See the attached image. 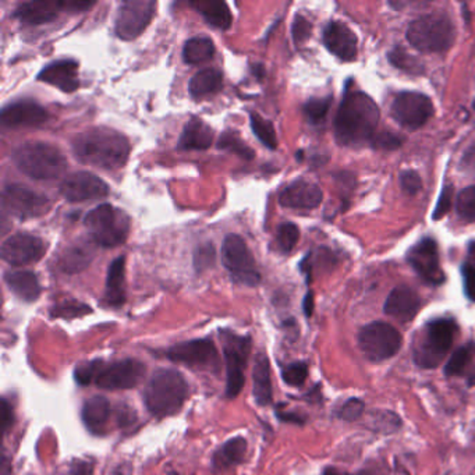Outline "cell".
Masks as SVG:
<instances>
[{"label": "cell", "instance_id": "cell-3", "mask_svg": "<svg viewBox=\"0 0 475 475\" xmlns=\"http://www.w3.org/2000/svg\"><path fill=\"white\" fill-rule=\"evenodd\" d=\"M190 387L181 372L173 368H159L149 378L144 390V403L156 418L175 416L188 399Z\"/></svg>", "mask_w": 475, "mask_h": 475}, {"label": "cell", "instance_id": "cell-8", "mask_svg": "<svg viewBox=\"0 0 475 475\" xmlns=\"http://www.w3.org/2000/svg\"><path fill=\"white\" fill-rule=\"evenodd\" d=\"M457 325L453 320L439 318L431 321L422 340L414 349V361L421 368H436L450 350Z\"/></svg>", "mask_w": 475, "mask_h": 475}, {"label": "cell", "instance_id": "cell-17", "mask_svg": "<svg viewBox=\"0 0 475 475\" xmlns=\"http://www.w3.org/2000/svg\"><path fill=\"white\" fill-rule=\"evenodd\" d=\"M407 261L428 285L439 286L445 282V273L439 262V250L434 238H425L418 241L407 252Z\"/></svg>", "mask_w": 475, "mask_h": 475}, {"label": "cell", "instance_id": "cell-12", "mask_svg": "<svg viewBox=\"0 0 475 475\" xmlns=\"http://www.w3.org/2000/svg\"><path fill=\"white\" fill-rule=\"evenodd\" d=\"M147 372L144 362L136 358H124L112 364H102L93 384L105 390H126L141 384Z\"/></svg>", "mask_w": 475, "mask_h": 475}, {"label": "cell", "instance_id": "cell-14", "mask_svg": "<svg viewBox=\"0 0 475 475\" xmlns=\"http://www.w3.org/2000/svg\"><path fill=\"white\" fill-rule=\"evenodd\" d=\"M156 1L153 0H126L119 6L115 32L123 41L138 38L148 27L155 16Z\"/></svg>", "mask_w": 475, "mask_h": 475}, {"label": "cell", "instance_id": "cell-47", "mask_svg": "<svg viewBox=\"0 0 475 475\" xmlns=\"http://www.w3.org/2000/svg\"><path fill=\"white\" fill-rule=\"evenodd\" d=\"M0 418H1V432L3 436L14 427L16 422V417H14V407L10 403V400L7 397H1V403H0Z\"/></svg>", "mask_w": 475, "mask_h": 475}, {"label": "cell", "instance_id": "cell-6", "mask_svg": "<svg viewBox=\"0 0 475 475\" xmlns=\"http://www.w3.org/2000/svg\"><path fill=\"white\" fill-rule=\"evenodd\" d=\"M91 240L101 247L113 248L124 244L130 235L131 220L128 215L111 204L92 209L84 218Z\"/></svg>", "mask_w": 475, "mask_h": 475}, {"label": "cell", "instance_id": "cell-55", "mask_svg": "<svg viewBox=\"0 0 475 475\" xmlns=\"http://www.w3.org/2000/svg\"><path fill=\"white\" fill-rule=\"evenodd\" d=\"M276 417L277 419L283 421V422H289V424H297V425H302L305 422V417L298 414V413H292V412H283L282 409L276 410Z\"/></svg>", "mask_w": 475, "mask_h": 475}, {"label": "cell", "instance_id": "cell-23", "mask_svg": "<svg viewBox=\"0 0 475 475\" xmlns=\"http://www.w3.org/2000/svg\"><path fill=\"white\" fill-rule=\"evenodd\" d=\"M38 81L53 86L63 92H74L80 87L78 63L71 59L53 61L41 70Z\"/></svg>", "mask_w": 475, "mask_h": 475}, {"label": "cell", "instance_id": "cell-11", "mask_svg": "<svg viewBox=\"0 0 475 475\" xmlns=\"http://www.w3.org/2000/svg\"><path fill=\"white\" fill-rule=\"evenodd\" d=\"M163 356L172 362L185 365L195 371L220 372V358L218 349L210 339H194L168 347Z\"/></svg>", "mask_w": 475, "mask_h": 475}, {"label": "cell", "instance_id": "cell-42", "mask_svg": "<svg viewBox=\"0 0 475 475\" xmlns=\"http://www.w3.org/2000/svg\"><path fill=\"white\" fill-rule=\"evenodd\" d=\"M282 378L289 387H301L308 378V365L302 361L292 362L282 368Z\"/></svg>", "mask_w": 475, "mask_h": 475}, {"label": "cell", "instance_id": "cell-4", "mask_svg": "<svg viewBox=\"0 0 475 475\" xmlns=\"http://www.w3.org/2000/svg\"><path fill=\"white\" fill-rule=\"evenodd\" d=\"M17 169L34 180H55L67 170V160L58 147L48 143H26L13 153Z\"/></svg>", "mask_w": 475, "mask_h": 475}, {"label": "cell", "instance_id": "cell-52", "mask_svg": "<svg viewBox=\"0 0 475 475\" xmlns=\"http://www.w3.org/2000/svg\"><path fill=\"white\" fill-rule=\"evenodd\" d=\"M463 280H464V293L475 302V267L470 262H466L461 267Z\"/></svg>", "mask_w": 475, "mask_h": 475}, {"label": "cell", "instance_id": "cell-27", "mask_svg": "<svg viewBox=\"0 0 475 475\" xmlns=\"http://www.w3.org/2000/svg\"><path fill=\"white\" fill-rule=\"evenodd\" d=\"M247 439L235 436L226 441L212 456V471L220 474L244 461L247 453Z\"/></svg>", "mask_w": 475, "mask_h": 475}, {"label": "cell", "instance_id": "cell-57", "mask_svg": "<svg viewBox=\"0 0 475 475\" xmlns=\"http://www.w3.org/2000/svg\"><path fill=\"white\" fill-rule=\"evenodd\" d=\"M302 307H304V314H305L307 317H311V315H312V311H314V296H312L311 292H308L307 296L304 297Z\"/></svg>", "mask_w": 475, "mask_h": 475}, {"label": "cell", "instance_id": "cell-33", "mask_svg": "<svg viewBox=\"0 0 475 475\" xmlns=\"http://www.w3.org/2000/svg\"><path fill=\"white\" fill-rule=\"evenodd\" d=\"M223 87V76L216 68H204L198 71L188 84L190 95L194 99H200L219 92Z\"/></svg>", "mask_w": 475, "mask_h": 475}, {"label": "cell", "instance_id": "cell-30", "mask_svg": "<svg viewBox=\"0 0 475 475\" xmlns=\"http://www.w3.org/2000/svg\"><path fill=\"white\" fill-rule=\"evenodd\" d=\"M105 302L109 307L119 308L126 302V257L120 255L112 261L108 269Z\"/></svg>", "mask_w": 475, "mask_h": 475}, {"label": "cell", "instance_id": "cell-32", "mask_svg": "<svg viewBox=\"0 0 475 475\" xmlns=\"http://www.w3.org/2000/svg\"><path fill=\"white\" fill-rule=\"evenodd\" d=\"M190 6L201 14L209 26L219 30L230 29L233 16L228 3L220 0H197L190 1Z\"/></svg>", "mask_w": 475, "mask_h": 475}, {"label": "cell", "instance_id": "cell-48", "mask_svg": "<svg viewBox=\"0 0 475 475\" xmlns=\"http://www.w3.org/2000/svg\"><path fill=\"white\" fill-rule=\"evenodd\" d=\"M400 184H402V190L407 195H416L417 193L422 188L421 178L418 176V173L414 170L403 172L402 176H400Z\"/></svg>", "mask_w": 475, "mask_h": 475}, {"label": "cell", "instance_id": "cell-38", "mask_svg": "<svg viewBox=\"0 0 475 475\" xmlns=\"http://www.w3.org/2000/svg\"><path fill=\"white\" fill-rule=\"evenodd\" d=\"M389 61L396 67L400 68L409 74H421L424 73V66L419 63V60L407 53L402 48H394L392 52H389Z\"/></svg>", "mask_w": 475, "mask_h": 475}, {"label": "cell", "instance_id": "cell-60", "mask_svg": "<svg viewBox=\"0 0 475 475\" xmlns=\"http://www.w3.org/2000/svg\"><path fill=\"white\" fill-rule=\"evenodd\" d=\"M470 254H471V257L475 258V242L470 244Z\"/></svg>", "mask_w": 475, "mask_h": 475}, {"label": "cell", "instance_id": "cell-40", "mask_svg": "<svg viewBox=\"0 0 475 475\" xmlns=\"http://www.w3.org/2000/svg\"><path fill=\"white\" fill-rule=\"evenodd\" d=\"M456 209L464 222H475V187H467L459 194Z\"/></svg>", "mask_w": 475, "mask_h": 475}, {"label": "cell", "instance_id": "cell-61", "mask_svg": "<svg viewBox=\"0 0 475 475\" xmlns=\"http://www.w3.org/2000/svg\"><path fill=\"white\" fill-rule=\"evenodd\" d=\"M168 475H180V474H178V473H176V471H170V473H169V474Z\"/></svg>", "mask_w": 475, "mask_h": 475}, {"label": "cell", "instance_id": "cell-53", "mask_svg": "<svg viewBox=\"0 0 475 475\" xmlns=\"http://www.w3.org/2000/svg\"><path fill=\"white\" fill-rule=\"evenodd\" d=\"M93 461L84 459H74L70 464L68 475H93Z\"/></svg>", "mask_w": 475, "mask_h": 475}, {"label": "cell", "instance_id": "cell-58", "mask_svg": "<svg viewBox=\"0 0 475 475\" xmlns=\"http://www.w3.org/2000/svg\"><path fill=\"white\" fill-rule=\"evenodd\" d=\"M112 475H131V466L130 464H120L113 470Z\"/></svg>", "mask_w": 475, "mask_h": 475}, {"label": "cell", "instance_id": "cell-54", "mask_svg": "<svg viewBox=\"0 0 475 475\" xmlns=\"http://www.w3.org/2000/svg\"><path fill=\"white\" fill-rule=\"evenodd\" d=\"M136 419H137L136 412L130 406L123 404L118 409V422L121 428H127V427L133 425Z\"/></svg>", "mask_w": 475, "mask_h": 475}, {"label": "cell", "instance_id": "cell-21", "mask_svg": "<svg viewBox=\"0 0 475 475\" xmlns=\"http://www.w3.org/2000/svg\"><path fill=\"white\" fill-rule=\"evenodd\" d=\"M322 190L310 181L296 180L279 194L282 207L290 209H314L322 203Z\"/></svg>", "mask_w": 475, "mask_h": 475}, {"label": "cell", "instance_id": "cell-26", "mask_svg": "<svg viewBox=\"0 0 475 475\" xmlns=\"http://www.w3.org/2000/svg\"><path fill=\"white\" fill-rule=\"evenodd\" d=\"M93 244L95 242L92 240L91 241L80 240L77 242L67 245L60 254L58 262L60 270L68 275H74L84 270L93 260L95 255Z\"/></svg>", "mask_w": 475, "mask_h": 475}, {"label": "cell", "instance_id": "cell-45", "mask_svg": "<svg viewBox=\"0 0 475 475\" xmlns=\"http://www.w3.org/2000/svg\"><path fill=\"white\" fill-rule=\"evenodd\" d=\"M213 262H215L213 244H204V245L198 247V250L195 251V255H194V265L197 267V270L207 269Z\"/></svg>", "mask_w": 475, "mask_h": 475}, {"label": "cell", "instance_id": "cell-25", "mask_svg": "<svg viewBox=\"0 0 475 475\" xmlns=\"http://www.w3.org/2000/svg\"><path fill=\"white\" fill-rule=\"evenodd\" d=\"M111 402L101 394H95L87 399L81 409V419L86 428L92 435H103L111 418Z\"/></svg>", "mask_w": 475, "mask_h": 475}, {"label": "cell", "instance_id": "cell-49", "mask_svg": "<svg viewBox=\"0 0 475 475\" xmlns=\"http://www.w3.org/2000/svg\"><path fill=\"white\" fill-rule=\"evenodd\" d=\"M371 141L375 148L384 149V150L400 148L403 144V140L392 133H381V134L375 136Z\"/></svg>", "mask_w": 475, "mask_h": 475}, {"label": "cell", "instance_id": "cell-36", "mask_svg": "<svg viewBox=\"0 0 475 475\" xmlns=\"http://www.w3.org/2000/svg\"><path fill=\"white\" fill-rule=\"evenodd\" d=\"M250 124L251 130L255 137L269 149H276L277 147V137L273 128V124L269 120L264 119L255 112L250 113Z\"/></svg>", "mask_w": 475, "mask_h": 475}, {"label": "cell", "instance_id": "cell-16", "mask_svg": "<svg viewBox=\"0 0 475 475\" xmlns=\"http://www.w3.org/2000/svg\"><path fill=\"white\" fill-rule=\"evenodd\" d=\"M60 195L68 203H86L102 200L109 195L108 184L89 172H76L61 180Z\"/></svg>", "mask_w": 475, "mask_h": 475}, {"label": "cell", "instance_id": "cell-59", "mask_svg": "<svg viewBox=\"0 0 475 475\" xmlns=\"http://www.w3.org/2000/svg\"><path fill=\"white\" fill-rule=\"evenodd\" d=\"M322 475H349V474H344V473H340V471H337V470H334V469H327V470L324 471V474Z\"/></svg>", "mask_w": 475, "mask_h": 475}, {"label": "cell", "instance_id": "cell-62", "mask_svg": "<svg viewBox=\"0 0 475 475\" xmlns=\"http://www.w3.org/2000/svg\"><path fill=\"white\" fill-rule=\"evenodd\" d=\"M474 109H475V102H474Z\"/></svg>", "mask_w": 475, "mask_h": 475}, {"label": "cell", "instance_id": "cell-5", "mask_svg": "<svg viewBox=\"0 0 475 475\" xmlns=\"http://www.w3.org/2000/svg\"><path fill=\"white\" fill-rule=\"evenodd\" d=\"M407 41L424 53H441L447 51L456 38V27L444 13H431L416 19L407 29Z\"/></svg>", "mask_w": 475, "mask_h": 475}, {"label": "cell", "instance_id": "cell-37", "mask_svg": "<svg viewBox=\"0 0 475 475\" xmlns=\"http://www.w3.org/2000/svg\"><path fill=\"white\" fill-rule=\"evenodd\" d=\"M91 312L92 308L87 304L77 300H66L60 304L53 305V308L51 310V317L60 320H76L88 315Z\"/></svg>", "mask_w": 475, "mask_h": 475}, {"label": "cell", "instance_id": "cell-43", "mask_svg": "<svg viewBox=\"0 0 475 475\" xmlns=\"http://www.w3.org/2000/svg\"><path fill=\"white\" fill-rule=\"evenodd\" d=\"M330 103H332L330 98L310 99L304 105V113H305L307 119L310 120V123H312V124L321 123L327 118V112L330 109Z\"/></svg>", "mask_w": 475, "mask_h": 475}, {"label": "cell", "instance_id": "cell-24", "mask_svg": "<svg viewBox=\"0 0 475 475\" xmlns=\"http://www.w3.org/2000/svg\"><path fill=\"white\" fill-rule=\"evenodd\" d=\"M419 307L421 300L416 292L410 287L400 286L393 289L387 296L384 311L387 315L400 322H410L416 318Z\"/></svg>", "mask_w": 475, "mask_h": 475}, {"label": "cell", "instance_id": "cell-41", "mask_svg": "<svg viewBox=\"0 0 475 475\" xmlns=\"http://www.w3.org/2000/svg\"><path fill=\"white\" fill-rule=\"evenodd\" d=\"M277 244L282 252L287 254L290 251H293V248L296 247L300 238V230L297 226L292 222H286L282 223L277 229Z\"/></svg>", "mask_w": 475, "mask_h": 475}, {"label": "cell", "instance_id": "cell-56", "mask_svg": "<svg viewBox=\"0 0 475 475\" xmlns=\"http://www.w3.org/2000/svg\"><path fill=\"white\" fill-rule=\"evenodd\" d=\"M0 474L10 475L11 474V461L9 459V456L6 454V451H1V460H0Z\"/></svg>", "mask_w": 475, "mask_h": 475}, {"label": "cell", "instance_id": "cell-28", "mask_svg": "<svg viewBox=\"0 0 475 475\" xmlns=\"http://www.w3.org/2000/svg\"><path fill=\"white\" fill-rule=\"evenodd\" d=\"M252 394L254 400L260 407H267L273 400L272 377L269 358L264 353L255 357L252 368Z\"/></svg>", "mask_w": 475, "mask_h": 475}, {"label": "cell", "instance_id": "cell-31", "mask_svg": "<svg viewBox=\"0 0 475 475\" xmlns=\"http://www.w3.org/2000/svg\"><path fill=\"white\" fill-rule=\"evenodd\" d=\"M7 287L26 302L36 301L41 296V285L38 276L31 270H14L4 275Z\"/></svg>", "mask_w": 475, "mask_h": 475}, {"label": "cell", "instance_id": "cell-7", "mask_svg": "<svg viewBox=\"0 0 475 475\" xmlns=\"http://www.w3.org/2000/svg\"><path fill=\"white\" fill-rule=\"evenodd\" d=\"M219 336L226 362L225 394L228 399H236L245 382L244 372L251 353L252 339L250 334H238L229 329H220Z\"/></svg>", "mask_w": 475, "mask_h": 475}, {"label": "cell", "instance_id": "cell-35", "mask_svg": "<svg viewBox=\"0 0 475 475\" xmlns=\"http://www.w3.org/2000/svg\"><path fill=\"white\" fill-rule=\"evenodd\" d=\"M475 346L473 343H469L460 349H457L445 365L446 377H460L464 375L469 365L471 364V359L474 357Z\"/></svg>", "mask_w": 475, "mask_h": 475}, {"label": "cell", "instance_id": "cell-51", "mask_svg": "<svg viewBox=\"0 0 475 475\" xmlns=\"http://www.w3.org/2000/svg\"><path fill=\"white\" fill-rule=\"evenodd\" d=\"M451 197H453V187L446 185L444 187V191L439 197V201L436 204V208L434 210V219L439 220L445 216L446 213L451 208Z\"/></svg>", "mask_w": 475, "mask_h": 475}, {"label": "cell", "instance_id": "cell-39", "mask_svg": "<svg viewBox=\"0 0 475 475\" xmlns=\"http://www.w3.org/2000/svg\"><path fill=\"white\" fill-rule=\"evenodd\" d=\"M218 148L225 149V150H229L232 153H236L240 158H244L247 160L254 159V150L250 148L245 143H242L238 138L236 133L228 131V133L222 134L219 141H218Z\"/></svg>", "mask_w": 475, "mask_h": 475}, {"label": "cell", "instance_id": "cell-29", "mask_svg": "<svg viewBox=\"0 0 475 475\" xmlns=\"http://www.w3.org/2000/svg\"><path fill=\"white\" fill-rule=\"evenodd\" d=\"M213 141V130L204 120L191 118L185 124L180 138L178 149L181 150H203L208 149Z\"/></svg>", "mask_w": 475, "mask_h": 475}, {"label": "cell", "instance_id": "cell-15", "mask_svg": "<svg viewBox=\"0 0 475 475\" xmlns=\"http://www.w3.org/2000/svg\"><path fill=\"white\" fill-rule=\"evenodd\" d=\"M390 112L400 126L409 130H417L434 115V105L427 95L406 91L396 95Z\"/></svg>", "mask_w": 475, "mask_h": 475}, {"label": "cell", "instance_id": "cell-1", "mask_svg": "<svg viewBox=\"0 0 475 475\" xmlns=\"http://www.w3.org/2000/svg\"><path fill=\"white\" fill-rule=\"evenodd\" d=\"M71 149L76 159L84 165L115 170L127 163L130 143L115 130L95 127L77 134L71 141Z\"/></svg>", "mask_w": 475, "mask_h": 475}, {"label": "cell", "instance_id": "cell-9", "mask_svg": "<svg viewBox=\"0 0 475 475\" xmlns=\"http://www.w3.org/2000/svg\"><path fill=\"white\" fill-rule=\"evenodd\" d=\"M222 261L236 283L248 287H255L261 283L257 262L247 242L238 235H228L223 240Z\"/></svg>", "mask_w": 475, "mask_h": 475}, {"label": "cell", "instance_id": "cell-34", "mask_svg": "<svg viewBox=\"0 0 475 475\" xmlns=\"http://www.w3.org/2000/svg\"><path fill=\"white\" fill-rule=\"evenodd\" d=\"M215 44L210 38L195 36L188 39L183 48V60L187 64H201L213 58Z\"/></svg>", "mask_w": 475, "mask_h": 475}, {"label": "cell", "instance_id": "cell-20", "mask_svg": "<svg viewBox=\"0 0 475 475\" xmlns=\"http://www.w3.org/2000/svg\"><path fill=\"white\" fill-rule=\"evenodd\" d=\"M324 44L327 51L343 61L357 58L358 42L356 34L339 21H332L324 31Z\"/></svg>", "mask_w": 475, "mask_h": 475}, {"label": "cell", "instance_id": "cell-50", "mask_svg": "<svg viewBox=\"0 0 475 475\" xmlns=\"http://www.w3.org/2000/svg\"><path fill=\"white\" fill-rule=\"evenodd\" d=\"M362 412H364V403L359 399H350L342 406L339 417L346 421H354L361 417Z\"/></svg>", "mask_w": 475, "mask_h": 475}, {"label": "cell", "instance_id": "cell-22", "mask_svg": "<svg viewBox=\"0 0 475 475\" xmlns=\"http://www.w3.org/2000/svg\"><path fill=\"white\" fill-rule=\"evenodd\" d=\"M64 10V0H32L21 3L13 13L24 26H41L55 20Z\"/></svg>", "mask_w": 475, "mask_h": 475}, {"label": "cell", "instance_id": "cell-44", "mask_svg": "<svg viewBox=\"0 0 475 475\" xmlns=\"http://www.w3.org/2000/svg\"><path fill=\"white\" fill-rule=\"evenodd\" d=\"M102 364H103L102 359H92L77 365L74 369V381L77 382V385L84 387L92 384Z\"/></svg>", "mask_w": 475, "mask_h": 475}, {"label": "cell", "instance_id": "cell-19", "mask_svg": "<svg viewBox=\"0 0 475 475\" xmlns=\"http://www.w3.org/2000/svg\"><path fill=\"white\" fill-rule=\"evenodd\" d=\"M0 119L6 127H35L49 120V112L34 101H19L4 106Z\"/></svg>", "mask_w": 475, "mask_h": 475}, {"label": "cell", "instance_id": "cell-2", "mask_svg": "<svg viewBox=\"0 0 475 475\" xmlns=\"http://www.w3.org/2000/svg\"><path fill=\"white\" fill-rule=\"evenodd\" d=\"M379 121L377 103L364 92H349L334 118V137L343 147H358L369 140Z\"/></svg>", "mask_w": 475, "mask_h": 475}, {"label": "cell", "instance_id": "cell-46", "mask_svg": "<svg viewBox=\"0 0 475 475\" xmlns=\"http://www.w3.org/2000/svg\"><path fill=\"white\" fill-rule=\"evenodd\" d=\"M311 31H312L311 23L302 16H296L293 26H292V34H293L295 42L298 45L305 42L311 36Z\"/></svg>", "mask_w": 475, "mask_h": 475}, {"label": "cell", "instance_id": "cell-18", "mask_svg": "<svg viewBox=\"0 0 475 475\" xmlns=\"http://www.w3.org/2000/svg\"><path fill=\"white\" fill-rule=\"evenodd\" d=\"M46 252L45 242L34 235L17 233L1 244V258L11 267H26L39 261Z\"/></svg>", "mask_w": 475, "mask_h": 475}, {"label": "cell", "instance_id": "cell-13", "mask_svg": "<svg viewBox=\"0 0 475 475\" xmlns=\"http://www.w3.org/2000/svg\"><path fill=\"white\" fill-rule=\"evenodd\" d=\"M1 204L6 212L20 220L39 218L52 207V203L46 195L35 193L20 184H10L4 187Z\"/></svg>", "mask_w": 475, "mask_h": 475}, {"label": "cell", "instance_id": "cell-10", "mask_svg": "<svg viewBox=\"0 0 475 475\" xmlns=\"http://www.w3.org/2000/svg\"><path fill=\"white\" fill-rule=\"evenodd\" d=\"M400 332L387 322H372L358 333V346L364 357L372 362H381L396 356L402 347Z\"/></svg>", "mask_w": 475, "mask_h": 475}]
</instances>
